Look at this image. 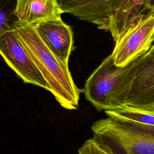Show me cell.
<instances>
[{"mask_svg": "<svg viewBox=\"0 0 154 154\" xmlns=\"http://www.w3.org/2000/svg\"><path fill=\"white\" fill-rule=\"evenodd\" d=\"M154 41V16L129 29L116 43L111 54L115 64L125 67L146 54Z\"/></svg>", "mask_w": 154, "mask_h": 154, "instance_id": "cell-6", "label": "cell"}, {"mask_svg": "<svg viewBox=\"0 0 154 154\" xmlns=\"http://www.w3.org/2000/svg\"><path fill=\"white\" fill-rule=\"evenodd\" d=\"M78 154H109L93 138L86 140L78 150Z\"/></svg>", "mask_w": 154, "mask_h": 154, "instance_id": "cell-13", "label": "cell"}, {"mask_svg": "<svg viewBox=\"0 0 154 154\" xmlns=\"http://www.w3.org/2000/svg\"><path fill=\"white\" fill-rule=\"evenodd\" d=\"M105 113L108 117H118L140 123L154 125V113L149 111L122 106L106 111Z\"/></svg>", "mask_w": 154, "mask_h": 154, "instance_id": "cell-11", "label": "cell"}, {"mask_svg": "<svg viewBox=\"0 0 154 154\" xmlns=\"http://www.w3.org/2000/svg\"><path fill=\"white\" fill-rule=\"evenodd\" d=\"M153 46H154V44H153Z\"/></svg>", "mask_w": 154, "mask_h": 154, "instance_id": "cell-16", "label": "cell"}, {"mask_svg": "<svg viewBox=\"0 0 154 154\" xmlns=\"http://www.w3.org/2000/svg\"><path fill=\"white\" fill-rule=\"evenodd\" d=\"M109 117L117 126L131 135L144 140L154 142L153 125L140 123L114 117Z\"/></svg>", "mask_w": 154, "mask_h": 154, "instance_id": "cell-12", "label": "cell"}, {"mask_svg": "<svg viewBox=\"0 0 154 154\" xmlns=\"http://www.w3.org/2000/svg\"><path fill=\"white\" fill-rule=\"evenodd\" d=\"M113 0H57L62 13H69L76 18L106 29L109 20Z\"/></svg>", "mask_w": 154, "mask_h": 154, "instance_id": "cell-9", "label": "cell"}, {"mask_svg": "<svg viewBox=\"0 0 154 154\" xmlns=\"http://www.w3.org/2000/svg\"><path fill=\"white\" fill-rule=\"evenodd\" d=\"M125 106L149 110L154 108V46L131 63L117 87L112 109Z\"/></svg>", "mask_w": 154, "mask_h": 154, "instance_id": "cell-2", "label": "cell"}, {"mask_svg": "<svg viewBox=\"0 0 154 154\" xmlns=\"http://www.w3.org/2000/svg\"><path fill=\"white\" fill-rule=\"evenodd\" d=\"M45 45L62 61L68 64L73 51V32L61 18L47 21L35 28Z\"/></svg>", "mask_w": 154, "mask_h": 154, "instance_id": "cell-8", "label": "cell"}, {"mask_svg": "<svg viewBox=\"0 0 154 154\" xmlns=\"http://www.w3.org/2000/svg\"><path fill=\"white\" fill-rule=\"evenodd\" d=\"M146 3L150 10L152 16H154V0H145Z\"/></svg>", "mask_w": 154, "mask_h": 154, "instance_id": "cell-14", "label": "cell"}, {"mask_svg": "<svg viewBox=\"0 0 154 154\" xmlns=\"http://www.w3.org/2000/svg\"><path fill=\"white\" fill-rule=\"evenodd\" d=\"M152 16L145 0H113L105 30L116 43L129 29Z\"/></svg>", "mask_w": 154, "mask_h": 154, "instance_id": "cell-7", "label": "cell"}, {"mask_svg": "<svg viewBox=\"0 0 154 154\" xmlns=\"http://www.w3.org/2000/svg\"><path fill=\"white\" fill-rule=\"evenodd\" d=\"M0 53L7 65L25 83L48 90L44 77L13 29L0 34Z\"/></svg>", "mask_w": 154, "mask_h": 154, "instance_id": "cell-5", "label": "cell"}, {"mask_svg": "<svg viewBox=\"0 0 154 154\" xmlns=\"http://www.w3.org/2000/svg\"><path fill=\"white\" fill-rule=\"evenodd\" d=\"M129 64L125 67L116 66L111 54L85 81L83 88L85 97L98 111L112 109V100L117 87Z\"/></svg>", "mask_w": 154, "mask_h": 154, "instance_id": "cell-3", "label": "cell"}, {"mask_svg": "<svg viewBox=\"0 0 154 154\" xmlns=\"http://www.w3.org/2000/svg\"><path fill=\"white\" fill-rule=\"evenodd\" d=\"M12 29L33 63L44 77L48 91L64 108L77 109L83 90L75 84L68 64L60 60L45 45L35 28L25 22L15 20Z\"/></svg>", "mask_w": 154, "mask_h": 154, "instance_id": "cell-1", "label": "cell"}, {"mask_svg": "<svg viewBox=\"0 0 154 154\" xmlns=\"http://www.w3.org/2000/svg\"><path fill=\"white\" fill-rule=\"evenodd\" d=\"M146 111H150V112H152L154 113V108H152V109H149V110H146Z\"/></svg>", "mask_w": 154, "mask_h": 154, "instance_id": "cell-15", "label": "cell"}, {"mask_svg": "<svg viewBox=\"0 0 154 154\" xmlns=\"http://www.w3.org/2000/svg\"><path fill=\"white\" fill-rule=\"evenodd\" d=\"M91 129L93 138L109 154H154V142L131 135L109 117L94 122Z\"/></svg>", "mask_w": 154, "mask_h": 154, "instance_id": "cell-4", "label": "cell"}, {"mask_svg": "<svg viewBox=\"0 0 154 154\" xmlns=\"http://www.w3.org/2000/svg\"><path fill=\"white\" fill-rule=\"evenodd\" d=\"M63 13L57 0H16L13 14L17 20L34 28L42 23L61 18Z\"/></svg>", "mask_w": 154, "mask_h": 154, "instance_id": "cell-10", "label": "cell"}]
</instances>
